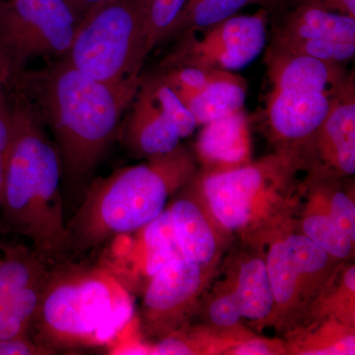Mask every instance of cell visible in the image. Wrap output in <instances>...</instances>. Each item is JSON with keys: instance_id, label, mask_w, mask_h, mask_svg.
I'll return each instance as SVG.
<instances>
[{"instance_id": "18", "label": "cell", "mask_w": 355, "mask_h": 355, "mask_svg": "<svg viewBox=\"0 0 355 355\" xmlns=\"http://www.w3.org/2000/svg\"><path fill=\"white\" fill-rule=\"evenodd\" d=\"M275 37L355 43V18L316 6H301L279 25Z\"/></svg>"}, {"instance_id": "21", "label": "cell", "mask_w": 355, "mask_h": 355, "mask_svg": "<svg viewBox=\"0 0 355 355\" xmlns=\"http://www.w3.org/2000/svg\"><path fill=\"white\" fill-rule=\"evenodd\" d=\"M312 200H310L307 211L302 214L301 233L336 260L349 258L354 251V243L338 227L329 214L323 191L317 190Z\"/></svg>"}, {"instance_id": "34", "label": "cell", "mask_w": 355, "mask_h": 355, "mask_svg": "<svg viewBox=\"0 0 355 355\" xmlns=\"http://www.w3.org/2000/svg\"><path fill=\"white\" fill-rule=\"evenodd\" d=\"M324 1L336 7L340 13L347 14L355 18V0H324Z\"/></svg>"}, {"instance_id": "22", "label": "cell", "mask_w": 355, "mask_h": 355, "mask_svg": "<svg viewBox=\"0 0 355 355\" xmlns=\"http://www.w3.org/2000/svg\"><path fill=\"white\" fill-rule=\"evenodd\" d=\"M251 2L258 0H187L166 39L209 29L232 17Z\"/></svg>"}, {"instance_id": "15", "label": "cell", "mask_w": 355, "mask_h": 355, "mask_svg": "<svg viewBox=\"0 0 355 355\" xmlns=\"http://www.w3.org/2000/svg\"><path fill=\"white\" fill-rule=\"evenodd\" d=\"M168 207L174 224L178 242L184 258L209 268L216 261L219 239L214 220L207 207L200 203L197 191L187 183Z\"/></svg>"}, {"instance_id": "33", "label": "cell", "mask_w": 355, "mask_h": 355, "mask_svg": "<svg viewBox=\"0 0 355 355\" xmlns=\"http://www.w3.org/2000/svg\"><path fill=\"white\" fill-rule=\"evenodd\" d=\"M64 1L76 13L78 19L83 21L89 14L92 13L110 0H64Z\"/></svg>"}, {"instance_id": "2", "label": "cell", "mask_w": 355, "mask_h": 355, "mask_svg": "<svg viewBox=\"0 0 355 355\" xmlns=\"http://www.w3.org/2000/svg\"><path fill=\"white\" fill-rule=\"evenodd\" d=\"M12 116L0 227L29 239L49 263L64 261L69 241L60 154L31 106L17 103Z\"/></svg>"}, {"instance_id": "35", "label": "cell", "mask_w": 355, "mask_h": 355, "mask_svg": "<svg viewBox=\"0 0 355 355\" xmlns=\"http://www.w3.org/2000/svg\"><path fill=\"white\" fill-rule=\"evenodd\" d=\"M11 73H12V71H11L10 64H9L6 55L0 51V95L4 93V85H6V81L8 80Z\"/></svg>"}, {"instance_id": "3", "label": "cell", "mask_w": 355, "mask_h": 355, "mask_svg": "<svg viewBox=\"0 0 355 355\" xmlns=\"http://www.w3.org/2000/svg\"><path fill=\"white\" fill-rule=\"evenodd\" d=\"M135 314L120 277L105 266L62 261L44 277L30 338L49 355L113 343Z\"/></svg>"}, {"instance_id": "4", "label": "cell", "mask_w": 355, "mask_h": 355, "mask_svg": "<svg viewBox=\"0 0 355 355\" xmlns=\"http://www.w3.org/2000/svg\"><path fill=\"white\" fill-rule=\"evenodd\" d=\"M147 159L88 184L67 224L69 253H89L139 230L160 216L170 198L198 172L193 156L181 144L172 153Z\"/></svg>"}, {"instance_id": "25", "label": "cell", "mask_w": 355, "mask_h": 355, "mask_svg": "<svg viewBox=\"0 0 355 355\" xmlns=\"http://www.w3.org/2000/svg\"><path fill=\"white\" fill-rule=\"evenodd\" d=\"M272 44L291 53L309 55L318 60L338 64H343L352 60L355 53V43L333 40L273 37Z\"/></svg>"}, {"instance_id": "29", "label": "cell", "mask_w": 355, "mask_h": 355, "mask_svg": "<svg viewBox=\"0 0 355 355\" xmlns=\"http://www.w3.org/2000/svg\"><path fill=\"white\" fill-rule=\"evenodd\" d=\"M209 317L210 322L220 329H233L241 322V310L233 289L216 296L211 301Z\"/></svg>"}, {"instance_id": "26", "label": "cell", "mask_w": 355, "mask_h": 355, "mask_svg": "<svg viewBox=\"0 0 355 355\" xmlns=\"http://www.w3.org/2000/svg\"><path fill=\"white\" fill-rule=\"evenodd\" d=\"M187 0H140L146 26V55L167 37Z\"/></svg>"}, {"instance_id": "32", "label": "cell", "mask_w": 355, "mask_h": 355, "mask_svg": "<svg viewBox=\"0 0 355 355\" xmlns=\"http://www.w3.org/2000/svg\"><path fill=\"white\" fill-rule=\"evenodd\" d=\"M0 355H49L48 352L36 345L30 336L0 340Z\"/></svg>"}, {"instance_id": "12", "label": "cell", "mask_w": 355, "mask_h": 355, "mask_svg": "<svg viewBox=\"0 0 355 355\" xmlns=\"http://www.w3.org/2000/svg\"><path fill=\"white\" fill-rule=\"evenodd\" d=\"M333 96L272 89L266 98V116L279 151L293 154L321 125Z\"/></svg>"}, {"instance_id": "16", "label": "cell", "mask_w": 355, "mask_h": 355, "mask_svg": "<svg viewBox=\"0 0 355 355\" xmlns=\"http://www.w3.org/2000/svg\"><path fill=\"white\" fill-rule=\"evenodd\" d=\"M139 89L123 128L125 144L142 157L172 153L182 140L177 128L159 108L148 88L142 83Z\"/></svg>"}, {"instance_id": "13", "label": "cell", "mask_w": 355, "mask_h": 355, "mask_svg": "<svg viewBox=\"0 0 355 355\" xmlns=\"http://www.w3.org/2000/svg\"><path fill=\"white\" fill-rule=\"evenodd\" d=\"M270 83L275 90L334 96L349 81L342 64L291 53L270 44L266 53Z\"/></svg>"}, {"instance_id": "30", "label": "cell", "mask_w": 355, "mask_h": 355, "mask_svg": "<svg viewBox=\"0 0 355 355\" xmlns=\"http://www.w3.org/2000/svg\"><path fill=\"white\" fill-rule=\"evenodd\" d=\"M13 137L12 107L9 106L4 93L0 95V203L6 181L7 161Z\"/></svg>"}, {"instance_id": "5", "label": "cell", "mask_w": 355, "mask_h": 355, "mask_svg": "<svg viewBox=\"0 0 355 355\" xmlns=\"http://www.w3.org/2000/svg\"><path fill=\"white\" fill-rule=\"evenodd\" d=\"M298 170L293 154L279 151L230 171L197 172L190 184L219 227L249 237L280 216Z\"/></svg>"}, {"instance_id": "1", "label": "cell", "mask_w": 355, "mask_h": 355, "mask_svg": "<svg viewBox=\"0 0 355 355\" xmlns=\"http://www.w3.org/2000/svg\"><path fill=\"white\" fill-rule=\"evenodd\" d=\"M139 83H100L67 60L28 79L53 135L62 162V187L72 198L79 193L83 197Z\"/></svg>"}, {"instance_id": "20", "label": "cell", "mask_w": 355, "mask_h": 355, "mask_svg": "<svg viewBox=\"0 0 355 355\" xmlns=\"http://www.w3.org/2000/svg\"><path fill=\"white\" fill-rule=\"evenodd\" d=\"M139 242L132 251L137 252V268L146 277H153L163 266L176 259L184 258L178 242L171 212L166 207L160 216L139 229Z\"/></svg>"}, {"instance_id": "17", "label": "cell", "mask_w": 355, "mask_h": 355, "mask_svg": "<svg viewBox=\"0 0 355 355\" xmlns=\"http://www.w3.org/2000/svg\"><path fill=\"white\" fill-rule=\"evenodd\" d=\"M247 89V80L242 76L216 69L200 88L176 93L200 127L244 108Z\"/></svg>"}, {"instance_id": "11", "label": "cell", "mask_w": 355, "mask_h": 355, "mask_svg": "<svg viewBox=\"0 0 355 355\" xmlns=\"http://www.w3.org/2000/svg\"><path fill=\"white\" fill-rule=\"evenodd\" d=\"M207 268L186 258L176 259L153 275L142 301L141 322L151 336L178 331L202 291Z\"/></svg>"}, {"instance_id": "31", "label": "cell", "mask_w": 355, "mask_h": 355, "mask_svg": "<svg viewBox=\"0 0 355 355\" xmlns=\"http://www.w3.org/2000/svg\"><path fill=\"white\" fill-rule=\"evenodd\" d=\"M227 354L234 355H272L282 354L279 345L273 343L272 340H260V338H253V340L241 342L238 345L229 347Z\"/></svg>"}, {"instance_id": "28", "label": "cell", "mask_w": 355, "mask_h": 355, "mask_svg": "<svg viewBox=\"0 0 355 355\" xmlns=\"http://www.w3.org/2000/svg\"><path fill=\"white\" fill-rule=\"evenodd\" d=\"M329 214L345 235L355 242V205L354 200L343 190L323 191Z\"/></svg>"}, {"instance_id": "24", "label": "cell", "mask_w": 355, "mask_h": 355, "mask_svg": "<svg viewBox=\"0 0 355 355\" xmlns=\"http://www.w3.org/2000/svg\"><path fill=\"white\" fill-rule=\"evenodd\" d=\"M148 88L153 99L157 103L159 108L162 110L165 116L174 123L182 139L190 137L198 127L197 120L190 110L182 102L171 86L166 83L162 74L150 77L144 81Z\"/></svg>"}, {"instance_id": "19", "label": "cell", "mask_w": 355, "mask_h": 355, "mask_svg": "<svg viewBox=\"0 0 355 355\" xmlns=\"http://www.w3.org/2000/svg\"><path fill=\"white\" fill-rule=\"evenodd\" d=\"M233 291L243 319L254 323L272 320L275 301L266 259L253 257L243 261Z\"/></svg>"}, {"instance_id": "27", "label": "cell", "mask_w": 355, "mask_h": 355, "mask_svg": "<svg viewBox=\"0 0 355 355\" xmlns=\"http://www.w3.org/2000/svg\"><path fill=\"white\" fill-rule=\"evenodd\" d=\"M324 327L314 335L308 336L303 343H298L297 354L305 355L354 354L355 336L352 330L343 328Z\"/></svg>"}, {"instance_id": "9", "label": "cell", "mask_w": 355, "mask_h": 355, "mask_svg": "<svg viewBox=\"0 0 355 355\" xmlns=\"http://www.w3.org/2000/svg\"><path fill=\"white\" fill-rule=\"evenodd\" d=\"M200 32V37L182 36L165 69L200 67L232 72L244 69L265 49L268 12L261 9L250 15H234Z\"/></svg>"}, {"instance_id": "10", "label": "cell", "mask_w": 355, "mask_h": 355, "mask_svg": "<svg viewBox=\"0 0 355 355\" xmlns=\"http://www.w3.org/2000/svg\"><path fill=\"white\" fill-rule=\"evenodd\" d=\"M355 90L350 77L331 98V108L319 128L295 149L299 169L311 180L354 176L355 173Z\"/></svg>"}, {"instance_id": "7", "label": "cell", "mask_w": 355, "mask_h": 355, "mask_svg": "<svg viewBox=\"0 0 355 355\" xmlns=\"http://www.w3.org/2000/svg\"><path fill=\"white\" fill-rule=\"evenodd\" d=\"M80 23L64 0H9L0 6V51L12 72L39 55H67Z\"/></svg>"}, {"instance_id": "23", "label": "cell", "mask_w": 355, "mask_h": 355, "mask_svg": "<svg viewBox=\"0 0 355 355\" xmlns=\"http://www.w3.org/2000/svg\"><path fill=\"white\" fill-rule=\"evenodd\" d=\"M46 275L15 294L0 310V340L29 336L30 328L41 300Z\"/></svg>"}, {"instance_id": "6", "label": "cell", "mask_w": 355, "mask_h": 355, "mask_svg": "<svg viewBox=\"0 0 355 355\" xmlns=\"http://www.w3.org/2000/svg\"><path fill=\"white\" fill-rule=\"evenodd\" d=\"M65 60L100 83H140L147 57L140 0H110L79 24Z\"/></svg>"}, {"instance_id": "36", "label": "cell", "mask_w": 355, "mask_h": 355, "mask_svg": "<svg viewBox=\"0 0 355 355\" xmlns=\"http://www.w3.org/2000/svg\"><path fill=\"white\" fill-rule=\"evenodd\" d=\"M280 1H282V0H258V2L263 4V6L270 7L277 6V4H279Z\"/></svg>"}, {"instance_id": "8", "label": "cell", "mask_w": 355, "mask_h": 355, "mask_svg": "<svg viewBox=\"0 0 355 355\" xmlns=\"http://www.w3.org/2000/svg\"><path fill=\"white\" fill-rule=\"evenodd\" d=\"M336 261L302 233L270 243L266 257L275 307L272 320L296 317L328 287Z\"/></svg>"}, {"instance_id": "14", "label": "cell", "mask_w": 355, "mask_h": 355, "mask_svg": "<svg viewBox=\"0 0 355 355\" xmlns=\"http://www.w3.org/2000/svg\"><path fill=\"white\" fill-rule=\"evenodd\" d=\"M196 154L203 173L230 171L249 164L252 142L244 110L203 125L196 142Z\"/></svg>"}]
</instances>
